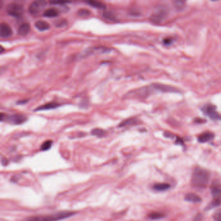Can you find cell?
Listing matches in <instances>:
<instances>
[{
  "label": "cell",
  "mask_w": 221,
  "mask_h": 221,
  "mask_svg": "<svg viewBox=\"0 0 221 221\" xmlns=\"http://www.w3.org/2000/svg\"><path fill=\"white\" fill-rule=\"evenodd\" d=\"M27 116L21 114H14L10 115H5L1 114V121H5L11 124L21 125L27 121Z\"/></svg>",
  "instance_id": "3957f363"
},
{
  "label": "cell",
  "mask_w": 221,
  "mask_h": 221,
  "mask_svg": "<svg viewBox=\"0 0 221 221\" xmlns=\"http://www.w3.org/2000/svg\"><path fill=\"white\" fill-rule=\"evenodd\" d=\"M52 144H53V141L51 140H47L44 141L42 145H41V150L42 151H48L51 147Z\"/></svg>",
  "instance_id": "7402d4cb"
},
{
  "label": "cell",
  "mask_w": 221,
  "mask_h": 221,
  "mask_svg": "<svg viewBox=\"0 0 221 221\" xmlns=\"http://www.w3.org/2000/svg\"><path fill=\"white\" fill-rule=\"evenodd\" d=\"M6 12L11 16L19 18L23 14L24 9L22 5L16 2H12L6 6Z\"/></svg>",
  "instance_id": "277c9868"
},
{
  "label": "cell",
  "mask_w": 221,
  "mask_h": 221,
  "mask_svg": "<svg viewBox=\"0 0 221 221\" xmlns=\"http://www.w3.org/2000/svg\"><path fill=\"white\" fill-rule=\"evenodd\" d=\"M213 217L215 221H221V209L214 213Z\"/></svg>",
  "instance_id": "cb8c5ba5"
},
{
  "label": "cell",
  "mask_w": 221,
  "mask_h": 221,
  "mask_svg": "<svg viewBox=\"0 0 221 221\" xmlns=\"http://www.w3.org/2000/svg\"><path fill=\"white\" fill-rule=\"evenodd\" d=\"M103 18L108 19V20H112L114 21L116 19L115 15L111 11H108V10H104L102 14Z\"/></svg>",
  "instance_id": "d6986e66"
},
{
  "label": "cell",
  "mask_w": 221,
  "mask_h": 221,
  "mask_svg": "<svg viewBox=\"0 0 221 221\" xmlns=\"http://www.w3.org/2000/svg\"><path fill=\"white\" fill-rule=\"evenodd\" d=\"M202 111L203 113L208 116L210 118L213 120H219L221 119V116L217 112L216 106L211 104H207L202 108Z\"/></svg>",
  "instance_id": "5b68a950"
},
{
  "label": "cell",
  "mask_w": 221,
  "mask_h": 221,
  "mask_svg": "<svg viewBox=\"0 0 221 221\" xmlns=\"http://www.w3.org/2000/svg\"><path fill=\"white\" fill-rule=\"evenodd\" d=\"M211 193L213 198L221 199V184H213L211 186Z\"/></svg>",
  "instance_id": "30bf717a"
},
{
  "label": "cell",
  "mask_w": 221,
  "mask_h": 221,
  "mask_svg": "<svg viewBox=\"0 0 221 221\" xmlns=\"http://www.w3.org/2000/svg\"><path fill=\"white\" fill-rule=\"evenodd\" d=\"M12 30L10 26L5 22H2L0 24V36L2 38H7L12 35Z\"/></svg>",
  "instance_id": "ba28073f"
},
{
  "label": "cell",
  "mask_w": 221,
  "mask_h": 221,
  "mask_svg": "<svg viewBox=\"0 0 221 221\" xmlns=\"http://www.w3.org/2000/svg\"><path fill=\"white\" fill-rule=\"evenodd\" d=\"M210 179V172L202 167H196L193 173L191 181L193 186L200 188L205 187Z\"/></svg>",
  "instance_id": "6da1fadb"
},
{
  "label": "cell",
  "mask_w": 221,
  "mask_h": 221,
  "mask_svg": "<svg viewBox=\"0 0 221 221\" xmlns=\"http://www.w3.org/2000/svg\"><path fill=\"white\" fill-rule=\"evenodd\" d=\"M185 200L187 202H193V203H198L201 202V198L198 196L197 194H194V193H188L187 194L186 197H185Z\"/></svg>",
  "instance_id": "5bb4252c"
},
{
  "label": "cell",
  "mask_w": 221,
  "mask_h": 221,
  "mask_svg": "<svg viewBox=\"0 0 221 221\" xmlns=\"http://www.w3.org/2000/svg\"><path fill=\"white\" fill-rule=\"evenodd\" d=\"M35 26L36 29H38L39 31H46L48 30L50 28V24L44 20H38L35 22Z\"/></svg>",
  "instance_id": "4fadbf2b"
},
{
  "label": "cell",
  "mask_w": 221,
  "mask_h": 221,
  "mask_svg": "<svg viewBox=\"0 0 221 221\" xmlns=\"http://www.w3.org/2000/svg\"><path fill=\"white\" fill-rule=\"evenodd\" d=\"M167 11L164 8L159 9L158 10L156 11L154 14L152 15L151 19L152 22L154 23H160L162 22L167 16Z\"/></svg>",
  "instance_id": "52a82bcc"
},
{
  "label": "cell",
  "mask_w": 221,
  "mask_h": 221,
  "mask_svg": "<svg viewBox=\"0 0 221 221\" xmlns=\"http://www.w3.org/2000/svg\"><path fill=\"white\" fill-rule=\"evenodd\" d=\"M30 25L28 23H23L19 26L18 29V33L21 36H25L30 32Z\"/></svg>",
  "instance_id": "8fae6325"
},
{
  "label": "cell",
  "mask_w": 221,
  "mask_h": 221,
  "mask_svg": "<svg viewBox=\"0 0 221 221\" xmlns=\"http://www.w3.org/2000/svg\"><path fill=\"white\" fill-rule=\"evenodd\" d=\"M59 14V10L55 8H49L45 10L43 16L48 18H54L56 17Z\"/></svg>",
  "instance_id": "9a60e30c"
},
{
  "label": "cell",
  "mask_w": 221,
  "mask_h": 221,
  "mask_svg": "<svg viewBox=\"0 0 221 221\" xmlns=\"http://www.w3.org/2000/svg\"><path fill=\"white\" fill-rule=\"evenodd\" d=\"M170 185L167 183L156 184L153 186V190L157 191H165L170 188Z\"/></svg>",
  "instance_id": "2e32d148"
},
{
  "label": "cell",
  "mask_w": 221,
  "mask_h": 221,
  "mask_svg": "<svg viewBox=\"0 0 221 221\" xmlns=\"http://www.w3.org/2000/svg\"><path fill=\"white\" fill-rule=\"evenodd\" d=\"M60 105L59 103H58V102H55V101H52V102L45 103L43 105H41L40 106L37 107L36 108H35V111H42V110L54 109V108H56L58 107Z\"/></svg>",
  "instance_id": "9c48e42d"
},
{
  "label": "cell",
  "mask_w": 221,
  "mask_h": 221,
  "mask_svg": "<svg viewBox=\"0 0 221 221\" xmlns=\"http://www.w3.org/2000/svg\"><path fill=\"white\" fill-rule=\"evenodd\" d=\"M136 123V119H132V118L128 119H125L124 121H123L121 123H120L118 127H125L127 125H131L134 124V123Z\"/></svg>",
  "instance_id": "44dd1931"
},
{
  "label": "cell",
  "mask_w": 221,
  "mask_h": 221,
  "mask_svg": "<svg viewBox=\"0 0 221 221\" xmlns=\"http://www.w3.org/2000/svg\"><path fill=\"white\" fill-rule=\"evenodd\" d=\"M55 25L56 27H62L64 25L66 24V20L64 19H58L55 22Z\"/></svg>",
  "instance_id": "d4e9b609"
},
{
  "label": "cell",
  "mask_w": 221,
  "mask_h": 221,
  "mask_svg": "<svg viewBox=\"0 0 221 221\" xmlns=\"http://www.w3.org/2000/svg\"><path fill=\"white\" fill-rule=\"evenodd\" d=\"M214 138V134L210 132H206L202 134H200L198 138V140L200 143H206L207 141H210Z\"/></svg>",
  "instance_id": "7c38bea8"
},
{
  "label": "cell",
  "mask_w": 221,
  "mask_h": 221,
  "mask_svg": "<svg viewBox=\"0 0 221 221\" xmlns=\"http://www.w3.org/2000/svg\"><path fill=\"white\" fill-rule=\"evenodd\" d=\"M69 3V2H63V1H51L50 3L53 4V5H64L66 3Z\"/></svg>",
  "instance_id": "4316f807"
},
{
  "label": "cell",
  "mask_w": 221,
  "mask_h": 221,
  "mask_svg": "<svg viewBox=\"0 0 221 221\" xmlns=\"http://www.w3.org/2000/svg\"><path fill=\"white\" fill-rule=\"evenodd\" d=\"M2 164H3V165H5L7 164H8V160H7V159L5 158H3L2 160Z\"/></svg>",
  "instance_id": "f1b7e54d"
},
{
  "label": "cell",
  "mask_w": 221,
  "mask_h": 221,
  "mask_svg": "<svg viewBox=\"0 0 221 221\" xmlns=\"http://www.w3.org/2000/svg\"><path fill=\"white\" fill-rule=\"evenodd\" d=\"M163 42H164V44L165 45H170L171 44L173 43V39H171V38H167L164 39Z\"/></svg>",
  "instance_id": "83f0119b"
},
{
  "label": "cell",
  "mask_w": 221,
  "mask_h": 221,
  "mask_svg": "<svg viewBox=\"0 0 221 221\" xmlns=\"http://www.w3.org/2000/svg\"><path fill=\"white\" fill-rule=\"evenodd\" d=\"M164 215L163 213L160 212H152L148 215V218L152 220H158L163 218Z\"/></svg>",
  "instance_id": "ffe728a7"
},
{
  "label": "cell",
  "mask_w": 221,
  "mask_h": 221,
  "mask_svg": "<svg viewBox=\"0 0 221 221\" xmlns=\"http://www.w3.org/2000/svg\"><path fill=\"white\" fill-rule=\"evenodd\" d=\"M183 3H184V2H181V1L177 2H177H174V5L178 9H181L184 7L185 4H183V5H180V4Z\"/></svg>",
  "instance_id": "484cf974"
},
{
  "label": "cell",
  "mask_w": 221,
  "mask_h": 221,
  "mask_svg": "<svg viewBox=\"0 0 221 221\" xmlns=\"http://www.w3.org/2000/svg\"><path fill=\"white\" fill-rule=\"evenodd\" d=\"M46 2L44 1H34L29 6V12L32 15H37L44 7Z\"/></svg>",
  "instance_id": "8992f818"
},
{
  "label": "cell",
  "mask_w": 221,
  "mask_h": 221,
  "mask_svg": "<svg viewBox=\"0 0 221 221\" xmlns=\"http://www.w3.org/2000/svg\"><path fill=\"white\" fill-rule=\"evenodd\" d=\"M91 134L93 136H97V137L99 138H102L104 137L106 134V131H105L104 129L100 128H94L91 131Z\"/></svg>",
  "instance_id": "ac0fdd59"
},
{
  "label": "cell",
  "mask_w": 221,
  "mask_h": 221,
  "mask_svg": "<svg viewBox=\"0 0 221 221\" xmlns=\"http://www.w3.org/2000/svg\"><path fill=\"white\" fill-rule=\"evenodd\" d=\"M3 46H1V53H3Z\"/></svg>",
  "instance_id": "f546056e"
},
{
  "label": "cell",
  "mask_w": 221,
  "mask_h": 221,
  "mask_svg": "<svg viewBox=\"0 0 221 221\" xmlns=\"http://www.w3.org/2000/svg\"><path fill=\"white\" fill-rule=\"evenodd\" d=\"M75 212L73 211H60L48 215L32 216L26 219L25 221H58L73 216Z\"/></svg>",
  "instance_id": "7a4b0ae2"
},
{
  "label": "cell",
  "mask_w": 221,
  "mask_h": 221,
  "mask_svg": "<svg viewBox=\"0 0 221 221\" xmlns=\"http://www.w3.org/2000/svg\"><path fill=\"white\" fill-rule=\"evenodd\" d=\"M90 13V11L87 9H81L78 11V15L81 17H86L89 16Z\"/></svg>",
  "instance_id": "603a6c76"
},
{
  "label": "cell",
  "mask_w": 221,
  "mask_h": 221,
  "mask_svg": "<svg viewBox=\"0 0 221 221\" xmlns=\"http://www.w3.org/2000/svg\"><path fill=\"white\" fill-rule=\"evenodd\" d=\"M88 4H89L90 6H93V7L97 8V9H105L106 6V5L101 2H98V1H88L86 2Z\"/></svg>",
  "instance_id": "e0dca14e"
}]
</instances>
